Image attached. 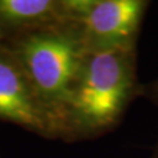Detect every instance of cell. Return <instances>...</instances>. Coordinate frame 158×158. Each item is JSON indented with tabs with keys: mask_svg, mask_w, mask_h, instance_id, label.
Segmentation results:
<instances>
[{
	"mask_svg": "<svg viewBox=\"0 0 158 158\" xmlns=\"http://www.w3.org/2000/svg\"><path fill=\"white\" fill-rule=\"evenodd\" d=\"M138 95L143 85L136 48L87 54L64 109L62 139L94 138L113 130Z\"/></svg>",
	"mask_w": 158,
	"mask_h": 158,
	"instance_id": "obj_1",
	"label": "cell"
},
{
	"mask_svg": "<svg viewBox=\"0 0 158 158\" xmlns=\"http://www.w3.org/2000/svg\"><path fill=\"white\" fill-rule=\"evenodd\" d=\"M2 41L56 121L62 139L64 109L87 55L75 27L64 21Z\"/></svg>",
	"mask_w": 158,
	"mask_h": 158,
	"instance_id": "obj_2",
	"label": "cell"
},
{
	"mask_svg": "<svg viewBox=\"0 0 158 158\" xmlns=\"http://www.w3.org/2000/svg\"><path fill=\"white\" fill-rule=\"evenodd\" d=\"M87 54L136 48L149 6L143 0H63Z\"/></svg>",
	"mask_w": 158,
	"mask_h": 158,
	"instance_id": "obj_3",
	"label": "cell"
},
{
	"mask_svg": "<svg viewBox=\"0 0 158 158\" xmlns=\"http://www.w3.org/2000/svg\"><path fill=\"white\" fill-rule=\"evenodd\" d=\"M0 121L47 138H60L56 121L40 101L13 52L0 40Z\"/></svg>",
	"mask_w": 158,
	"mask_h": 158,
	"instance_id": "obj_4",
	"label": "cell"
},
{
	"mask_svg": "<svg viewBox=\"0 0 158 158\" xmlns=\"http://www.w3.org/2000/svg\"><path fill=\"white\" fill-rule=\"evenodd\" d=\"M64 21L63 0H0V40Z\"/></svg>",
	"mask_w": 158,
	"mask_h": 158,
	"instance_id": "obj_5",
	"label": "cell"
},
{
	"mask_svg": "<svg viewBox=\"0 0 158 158\" xmlns=\"http://www.w3.org/2000/svg\"><path fill=\"white\" fill-rule=\"evenodd\" d=\"M143 95L148 96L156 104H158V81L152 82V83H150L149 85L143 87ZM151 158H158V143L157 145H156V148H155V150H153Z\"/></svg>",
	"mask_w": 158,
	"mask_h": 158,
	"instance_id": "obj_6",
	"label": "cell"
}]
</instances>
